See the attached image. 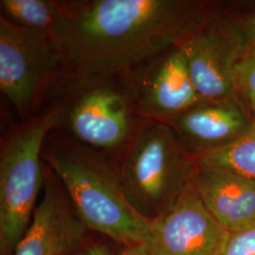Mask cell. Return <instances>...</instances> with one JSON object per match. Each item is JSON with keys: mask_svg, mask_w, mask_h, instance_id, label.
Wrapping results in <instances>:
<instances>
[{"mask_svg": "<svg viewBox=\"0 0 255 255\" xmlns=\"http://www.w3.org/2000/svg\"><path fill=\"white\" fill-rule=\"evenodd\" d=\"M119 173L128 201L151 221L191 183L197 164L167 123L146 119L126 146Z\"/></svg>", "mask_w": 255, "mask_h": 255, "instance_id": "cell-3", "label": "cell"}, {"mask_svg": "<svg viewBox=\"0 0 255 255\" xmlns=\"http://www.w3.org/2000/svg\"><path fill=\"white\" fill-rule=\"evenodd\" d=\"M179 47L202 101L237 98L235 66L241 54L220 16L213 13Z\"/></svg>", "mask_w": 255, "mask_h": 255, "instance_id": "cell-9", "label": "cell"}, {"mask_svg": "<svg viewBox=\"0 0 255 255\" xmlns=\"http://www.w3.org/2000/svg\"><path fill=\"white\" fill-rule=\"evenodd\" d=\"M127 92L143 118L169 122L202 102L179 46L147 63Z\"/></svg>", "mask_w": 255, "mask_h": 255, "instance_id": "cell-8", "label": "cell"}, {"mask_svg": "<svg viewBox=\"0 0 255 255\" xmlns=\"http://www.w3.org/2000/svg\"><path fill=\"white\" fill-rule=\"evenodd\" d=\"M82 89L67 111L74 136L92 149L112 150L132 136L133 104L127 90H119L107 80L79 85Z\"/></svg>", "mask_w": 255, "mask_h": 255, "instance_id": "cell-7", "label": "cell"}, {"mask_svg": "<svg viewBox=\"0 0 255 255\" xmlns=\"http://www.w3.org/2000/svg\"><path fill=\"white\" fill-rule=\"evenodd\" d=\"M55 32L61 72L78 85L109 80L179 46L213 12L185 0L64 2Z\"/></svg>", "mask_w": 255, "mask_h": 255, "instance_id": "cell-1", "label": "cell"}, {"mask_svg": "<svg viewBox=\"0 0 255 255\" xmlns=\"http://www.w3.org/2000/svg\"><path fill=\"white\" fill-rule=\"evenodd\" d=\"M71 255H114V253L107 244L95 243L79 249Z\"/></svg>", "mask_w": 255, "mask_h": 255, "instance_id": "cell-18", "label": "cell"}, {"mask_svg": "<svg viewBox=\"0 0 255 255\" xmlns=\"http://www.w3.org/2000/svg\"><path fill=\"white\" fill-rule=\"evenodd\" d=\"M58 72L60 56L52 34L0 16V90L20 114L31 111Z\"/></svg>", "mask_w": 255, "mask_h": 255, "instance_id": "cell-5", "label": "cell"}, {"mask_svg": "<svg viewBox=\"0 0 255 255\" xmlns=\"http://www.w3.org/2000/svg\"><path fill=\"white\" fill-rule=\"evenodd\" d=\"M57 107L30 119L14 131L0 157V254L12 255L31 222L46 181L43 147L64 118Z\"/></svg>", "mask_w": 255, "mask_h": 255, "instance_id": "cell-4", "label": "cell"}, {"mask_svg": "<svg viewBox=\"0 0 255 255\" xmlns=\"http://www.w3.org/2000/svg\"><path fill=\"white\" fill-rule=\"evenodd\" d=\"M199 167H219L255 180V122L226 146L195 157Z\"/></svg>", "mask_w": 255, "mask_h": 255, "instance_id": "cell-14", "label": "cell"}, {"mask_svg": "<svg viewBox=\"0 0 255 255\" xmlns=\"http://www.w3.org/2000/svg\"><path fill=\"white\" fill-rule=\"evenodd\" d=\"M119 255H152L144 245H121Z\"/></svg>", "mask_w": 255, "mask_h": 255, "instance_id": "cell-19", "label": "cell"}, {"mask_svg": "<svg viewBox=\"0 0 255 255\" xmlns=\"http://www.w3.org/2000/svg\"><path fill=\"white\" fill-rule=\"evenodd\" d=\"M221 255H255V226L231 233Z\"/></svg>", "mask_w": 255, "mask_h": 255, "instance_id": "cell-17", "label": "cell"}, {"mask_svg": "<svg viewBox=\"0 0 255 255\" xmlns=\"http://www.w3.org/2000/svg\"><path fill=\"white\" fill-rule=\"evenodd\" d=\"M222 20L235 40L240 54L248 49L255 48V10L237 18L222 17Z\"/></svg>", "mask_w": 255, "mask_h": 255, "instance_id": "cell-16", "label": "cell"}, {"mask_svg": "<svg viewBox=\"0 0 255 255\" xmlns=\"http://www.w3.org/2000/svg\"><path fill=\"white\" fill-rule=\"evenodd\" d=\"M45 171L43 198L12 255H71L90 231L55 174L50 168Z\"/></svg>", "mask_w": 255, "mask_h": 255, "instance_id": "cell-10", "label": "cell"}, {"mask_svg": "<svg viewBox=\"0 0 255 255\" xmlns=\"http://www.w3.org/2000/svg\"><path fill=\"white\" fill-rule=\"evenodd\" d=\"M193 182L212 216L230 233L255 226V180L219 167H197Z\"/></svg>", "mask_w": 255, "mask_h": 255, "instance_id": "cell-12", "label": "cell"}, {"mask_svg": "<svg viewBox=\"0 0 255 255\" xmlns=\"http://www.w3.org/2000/svg\"><path fill=\"white\" fill-rule=\"evenodd\" d=\"M237 98L202 101L178 118L165 122L194 157L226 146L252 126Z\"/></svg>", "mask_w": 255, "mask_h": 255, "instance_id": "cell-11", "label": "cell"}, {"mask_svg": "<svg viewBox=\"0 0 255 255\" xmlns=\"http://www.w3.org/2000/svg\"><path fill=\"white\" fill-rule=\"evenodd\" d=\"M230 232L215 219L194 182L150 221L146 247L152 255H221Z\"/></svg>", "mask_w": 255, "mask_h": 255, "instance_id": "cell-6", "label": "cell"}, {"mask_svg": "<svg viewBox=\"0 0 255 255\" xmlns=\"http://www.w3.org/2000/svg\"><path fill=\"white\" fill-rule=\"evenodd\" d=\"M235 82L237 95L240 94L247 104L255 101V48L240 55L235 66Z\"/></svg>", "mask_w": 255, "mask_h": 255, "instance_id": "cell-15", "label": "cell"}, {"mask_svg": "<svg viewBox=\"0 0 255 255\" xmlns=\"http://www.w3.org/2000/svg\"><path fill=\"white\" fill-rule=\"evenodd\" d=\"M248 106H249V109H250V112H251L253 120L255 122V101H252V102L248 103Z\"/></svg>", "mask_w": 255, "mask_h": 255, "instance_id": "cell-20", "label": "cell"}, {"mask_svg": "<svg viewBox=\"0 0 255 255\" xmlns=\"http://www.w3.org/2000/svg\"><path fill=\"white\" fill-rule=\"evenodd\" d=\"M42 156L87 228L120 246H146L150 221L130 205L119 171L101 155L80 143L49 139L48 135Z\"/></svg>", "mask_w": 255, "mask_h": 255, "instance_id": "cell-2", "label": "cell"}, {"mask_svg": "<svg viewBox=\"0 0 255 255\" xmlns=\"http://www.w3.org/2000/svg\"><path fill=\"white\" fill-rule=\"evenodd\" d=\"M1 16L12 24L54 35L64 17V2L51 0H1Z\"/></svg>", "mask_w": 255, "mask_h": 255, "instance_id": "cell-13", "label": "cell"}]
</instances>
